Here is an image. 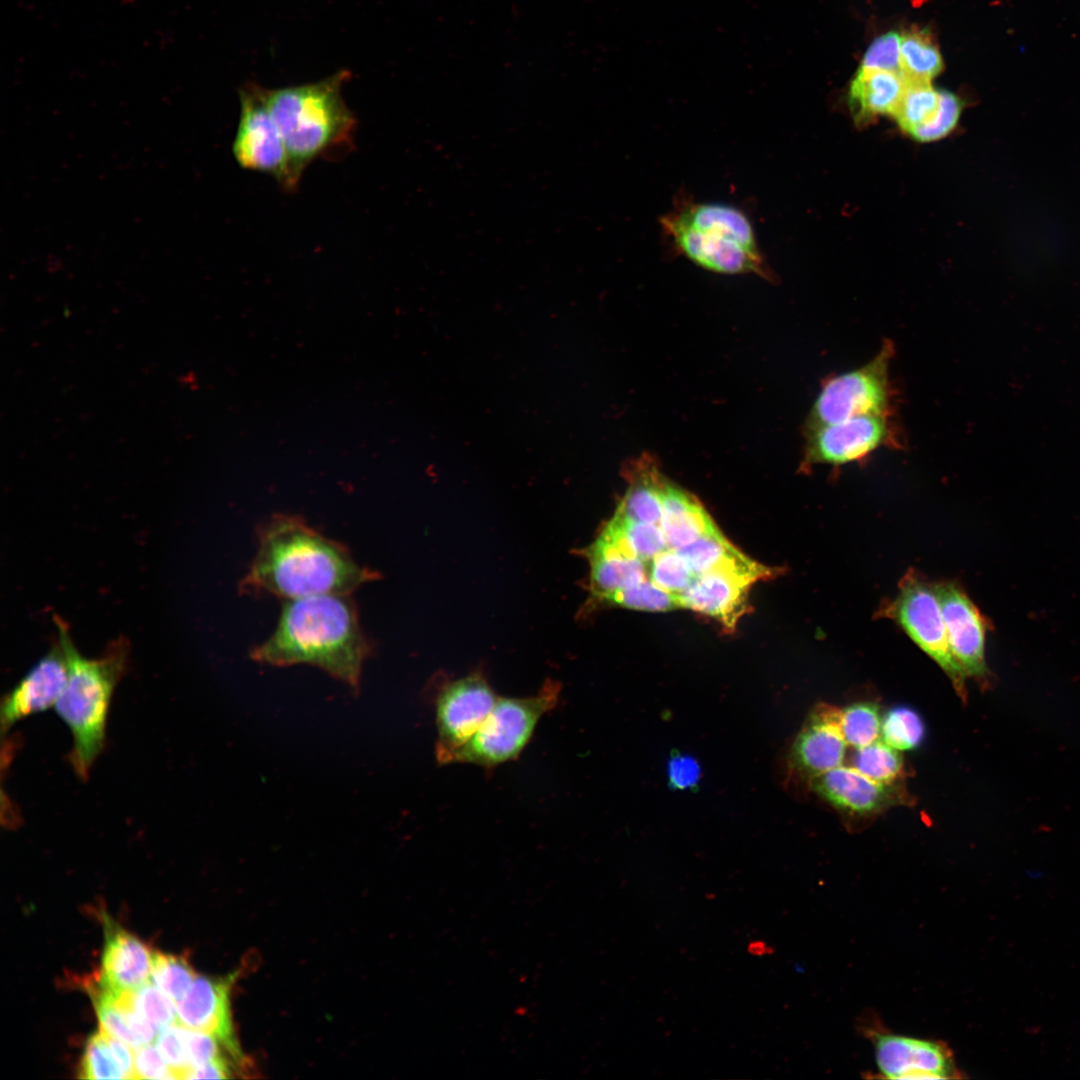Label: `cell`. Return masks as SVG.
<instances>
[{
    "label": "cell",
    "instance_id": "6da1fadb",
    "mask_svg": "<svg viewBox=\"0 0 1080 1080\" xmlns=\"http://www.w3.org/2000/svg\"><path fill=\"white\" fill-rule=\"evenodd\" d=\"M350 552L303 519L276 514L258 532V546L241 589L286 600L317 595H350L375 580Z\"/></svg>",
    "mask_w": 1080,
    "mask_h": 1080
},
{
    "label": "cell",
    "instance_id": "7a4b0ae2",
    "mask_svg": "<svg viewBox=\"0 0 1080 1080\" xmlns=\"http://www.w3.org/2000/svg\"><path fill=\"white\" fill-rule=\"evenodd\" d=\"M371 646L349 595L287 600L272 635L251 658L272 666L309 664L358 690Z\"/></svg>",
    "mask_w": 1080,
    "mask_h": 1080
},
{
    "label": "cell",
    "instance_id": "3957f363",
    "mask_svg": "<svg viewBox=\"0 0 1080 1080\" xmlns=\"http://www.w3.org/2000/svg\"><path fill=\"white\" fill-rule=\"evenodd\" d=\"M349 78V71L342 70L315 83L266 89L288 155L286 190L296 189L314 160L352 148L357 120L341 92Z\"/></svg>",
    "mask_w": 1080,
    "mask_h": 1080
},
{
    "label": "cell",
    "instance_id": "277c9868",
    "mask_svg": "<svg viewBox=\"0 0 1080 1080\" xmlns=\"http://www.w3.org/2000/svg\"><path fill=\"white\" fill-rule=\"evenodd\" d=\"M659 224L677 254L707 271L774 280L752 221L739 207L679 194Z\"/></svg>",
    "mask_w": 1080,
    "mask_h": 1080
},
{
    "label": "cell",
    "instance_id": "5b68a950",
    "mask_svg": "<svg viewBox=\"0 0 1080 1080\" xmlns=\"http://www.w3.org/2000/svg\"><path fill=\"white\" fill-rule=\"evenodd\" d=\"M56 626L66 658L67 680L54 708L72 736L71 767L85 780L106 744L109 708L126 668L128 646L125 640H117L101 657L86 658L77 651L58 618Z\"/></svg>",
    "mask_w": 1080,
    "mask_h": 1080
},
{
    "label": "cell",
    "instance_id": "8992f818",
    "mask_svg": "<svg viewBox=\"0 0 1080 1080\" xmlns=\"http://www.w3.org/2000/svg\"><path fill=\"white\" fill-rule=\"evenodd\" d=\"M560 690L559 683L548 680L534 696L499 697L478 731L453 753L450 764L490 769L517 758L541 717L557 706Z\"/></svg>",
    "mask_w": 1080,
    "mask_h": 1080
},
{
    "label": "cell",
    "instance_id": "52a82bcc",
    "mask_svg": "<svg viewBox=\"0 0 1080 1080\" xmlns=\"http://www.w3.org/2000/svg\"><path fill=\"white\" fill-rule=\"evenodd\" d=\"M894 352L893 343L887 340L864 365L827 377L808 413L805 429L862 415L892 416L890 364Z\"/></svg>",
    "mask_w": 1080,
    "mask_h": 1080
},
{
    "label": "cell",
    "instance_id": "ba28073f",
    "mask_svg": "<svg viewBox=\"0 0 1080 1080\" xmlns=\"http://www.w3.org/2000/svg\"><path fill=\"white\" fill-rule=\"evenodd\" d=\"M880 614L894 620L911 640L950 678L957 693L966 697L965 676L949 647L946 627L934 584L910 570L899 583L896 597Z\"/></svg>",
    "mask_w": 1080,
    "mask_h": 1080
},
{
    "label": "cell",
    "instance_id": "9c48e42d",
    "mask_svg": "<svg viewBox=\"0 0 1080 1080\" xmlns=\"http://www.w3.org/2000/svg\"><path fill=\"white\" fill-rule=\"evenodd\" d=\"M890 415H862L805 429L801 469L861 462L883 447H900Z\"/></svg>",
    "mask_w": 1080,
    "mask_h": 1080
},
{
    "label": "cell",
    "instance_id": "30bf717a",
    "mask_svg": "<svg viewBox=\"0 0 1080 1080\" xmlns=\"http://www.w3.org/2000/svg\"><path fill=\"white\" fill-rule=\"evenodd\" d=\"M265 91L255 83L240 89V118L232 151L242 168L268 174L286 188L288 155Z\"/></svg>",
    "mask_w": 1080,
    "mask_h": 1080
},
{
    "label": "cell",
    "instance_id": "8fae6325",
    "mask_svg": "<svg viewBox=\"0 0 1080 1080\" xmlns=\"http://www.w3.org/2000/svg\"><path fill=\"white\" fill-rule=\"evenodd\" d=\"M498 698L479 673L453 681L441 690L435 703V753L439 764H450L453 753L478 731Z\"/></svg>",
    "mask_w": 1080,
    "mask_h": 1080
},
{
    "label": "cell",
    "instance_id": "7c38bea8",
    "mask_svg": "<svg viewBox=\"0 0 1080 1080\" xmlns=\"http://www.w3.org/2000/svg\"><path fill=\"white\" fill-rule=\"evenodd\" d=\"M881 1077L955 1079L960 1077L952 1050L942 1041L868 1029Z\"/></svg>",
    "mask_w": 1080,
    "mask_h": 1080
},
{
    "label": "cell",
    "instance_id": "4fadbf2b",
    "mask_svg": "<svg viewBox=\"0 0 1080 1080\" xmlns=\"http://www.w3.org/2000/svg\"><path fill=\"white\" fill-rule=\"evenodd\" d=\"M776 575V570L756 563L748 567L720 568L694 577L681 593L682 608H688L734 629L747 609L748 592L760 579Z\"/></svg>",
    "mask_w": 1080,
    "mask_h": 1080
},
{
    "label": "cell",
    "instance_id": "5bb4252c",
    "mask_svg": "<svg viewBox=\"0 0 1080 1080\" xmlns=\"http://www.w3.org/2000/svg\"><path fill=\"white\" fill-rule=\"evenodd\" d=\"M238 976L197 975L186 995L176 1003L177 1022L217 1038L239 1069L247 1066L235 1036L231 1014V988Z\"/></svg>",
    "mask_w": 1080,
    "mask_h": 1080
},
{
    "label": "cell",
    "instance_id": "9a60e30c",
    "mask_svg": "<svg viewBox=\"0 0 1080 1080\" xmlns=\"http://www.w3.org/2000/svg\"><path fill=\"white\" fill-rule=\"evenodd\" d=\"M946 627L950 651L967 678L986 682L987 624L968 595L953 582L934 584Z\"/></svg>",
    "mask_w": 1080,
    "mask_h": 1080
},
{
    "label": "cell",
    "instance_id": "2e32d148",
    "mask_svg": "<svg viewBox=\"0 0 1080 1080\" xmlns=\"http://www.w3.org/2000/svg\"><path fill=\"white\" fill-rule=\"evenodd\" d=\"M67 680V663L58 641L3 697L2 734L21 720L55 707Z\"/></svg>",
    "mask_w": 1080,
    "mask_h": 1080
},
{
    "label": "cell",
    "instance_id": "e0dca14e",
    "mask_svg": "<svg viewBox=\"0 0 1080 1080\" xmlns=\"http://www.w3.org/2000/svg\"><path fill=\"white\" fill-rule=\"evenodd\" d=\"M846 745L840 727V710L819 706L810 714L792 744L790 766L811 781L842 764Z\"/></svg>",
    "mask_w": 1080,
    "mask_h": 1080
},
{
    "label": "cell",
    "instance_id": "ac0fdd59",
    "mask_svg": "<svg viewBox=\"0 0 1080 1080\" xmlns=\"http://www.w3.org/2000/svg\"><path fill=\"white\" fill-rule=\"evenodd\" d=\"M104 949L98 981L113 990L133 991L150 982L153 952L102 913Z\"/></svg>",
    "mask_w": 1080,
    "mask_h": 1080
},
{
    "label": "cell",
    "instance_id": "d6986e66",
    "mask_svg": "<svg viewBox=\"0 0 1080 1080\" xmlns=\"http://www.w3.org/2000/svg\"><path fill=\"white\" fill-rule=\"evenodd\" d=\"M813 790L834 807L871 814L903 800L893 784L872 780L854 767L838 766L810 781Z\"/></svg>",
    "mask_w": 1080,
    "mask_h": 1080
},
{
    "label": "cell",
    "instance_id": "ffe728a7",
    "mask_svg": "<svg viewBox=\"0 0 1080 1080\" xmlns=\"http://www.w3.org/2000/svg\"><path fill=\"white\" fill-rule=\"evenodd\" d=\"M628 488L615 515L643 523L661 525V491L666 477L656 459L649 454L632 459L625 465Z\"/></svg>",
    "mask_w": 1080,
    "mask_h": 1080
},
{
    "label": "cell",
    "instance_id": "44dd1931",
    "mask_svg": "<svg viewBox=\"0 0 1080 1080\" xmlns=\"http://www.w3.org/2000/svg\"><path fill=\"white\" fill-rule=\"evenodd\" d=\"M661 502V528L669 548H682L718 529L702 504L667 478L662 486Z\"/></svg>",
    "mask_w": 1080,
    "mask_h": 1080
},
{
    "label": "cell",
    "instance_id": "7402d4cb",
    "mask_svg": "<svg viewBox=\"0 0 1080 1080\" xmlns=\"http://www.w3.org/2000/svg\"><path fill=\"white\" fill-rule=\"evenodd\" d=\"M586 554L591 566V591L599 600L605 601L613 593L648 577L647 562L627 555L600 535Z\"/></svg>",
    "mask_w": 1080,
    "mask_h": 1080
},
{
    "label": "cell",
    "instance_id": "603a6c76",
    "mask_svg": "<svg viewBox=\"0 0 1080 1080\" xmlns=\"http://www.w3.org/2000/svg\"><path fill=\"white\" fill-rule=\"evenodd\" d=\"M905 87L901 74L861 69L849 88V106L857 124H866L881 115L892 117Z\"/></svg>",
    "mask_w": 1080,
    "mask_h": 1080
},
{
    "label": "cell",
    "instance_id": "cb8c5ba5",
    "mask_svg": "<svg viewBox=\"0 0 1080 1080\" xmlns=\"http://www.w3.org/2000/svg\"><path fill=\"white\" fill-rule=\"evenodd\" d=\"M600 536L616 545L624 553L645 562L668 548L661 525L635 522L615 514Z\"/></svg>",
    "mask_w": 1080,
    "mask_h": 1080
},
{
    "label": "cell",
    "instance_id": "d4e9b609",
    "mask_svg": "<svg viewBox=\"0 0 1080 1080\" xmlns=\"http://www.w3.org/2000/svg\"><path fill=\"white\" fill-rule=\"evenodd\" d=\"M676 550L695 576L715 569L748 567L757 563L729 543L719 529Z\"/></svg>",
    "mask_w": 1080,
    "mask_h": 1080
},
{
    "label": "cell",
    "instance_id": "484cf974",
    "mask_svg": "<svg viewBox=\"0 0 1080 1080\" xmlns=\"http://www.w3.org/2000/svg\"><path fill=\"white\" fill-rule=\"evenodd\" d=\"M904 80L905 87L892 118L911 136L936 116L940 106V90L934 89L930 81Z\"/></svg>",
    "mask_w": 1080,
    "mask_h": 1080
},
{
    "label": "cell",
    "instance_id": "4316f807",
    "mask_svg": "<svg viewBox=\"0 0 1080 1080\" xmlns=\"http://www.w3.org/2000/svg\"><path fill=\"white\" fill-rule=\"evenodd\" d=\"M901 75L907 79L931 81L943 70V60L931 35L910 29L901 36Z\"/></svg>",
    "mask_w": 1080,
    "mask_h": 1080
},
{
    "label": "cell",
    "instance_id": "83f0119b",
    "mask_svg": "<svg viewBox=\"0 0 1080 1080\" xmlns=\"http://www.w3.org/2000/svg\"><path fill=\"white\" fill-rule=\"evenodd\" d=\"M899 752L878 739L869 745L856 748L851 762L855 769L872 780L893 784L903 770V759Z\"/></svg>",
    "mask_w": 1080,
    "mask_h": 1080
},
{
    "label": "cell",
    "instance_id": "f1b7e54d",
    "mask_svg": "<svg viewBox=\"0 0 1080 1080\" xmlns=\"http://www.w3.org/2000/svg\"><path fill=\"white\" fill-rule=\"evenodd\" d=\"M882 740L899 751L913 750L925 738V724L920 714L908 706H895L882 717Z\"/></svg>",
    "mask_w": 1080,
    "mask_h": 1080
},
{
    "label": "cell",
    "instance_id": "f546056e",
    "mask_svg": "<svg viewBox=\"0 0 1080 1080\" xmlns=\"http://www.w3.org/2000/svg\"><path fill=\"white\" fill-rule=\"evenodd\" d=\"M196 977L184 957L154 952L151 981L175 1004L186 995Z\"/></svg>",
    "mask_w": 1080,
    "mask_h": 1080
},
{
    "label": "cell",
    "instance_id": "4dcf8cb0",
    "mask_svg": "<svg viewBox=\"0 0 1080 1080\" xmlns=\"http://www.w3.org/2000/svg\"><path fill=\"white\" fill-rule=\"evenodd\" d=\"M882 718L879 708L871 702H859L840 711V727L846 743L854 748L864 747L879 739Z\"/></svg>",
    "mask_w": 1080,
    "mask_h": 1080
},
{
    "label": "cell",
    "instance_id": "1f68e13d",
    "mask_svg": "<svg viewBox=\"0 0 1080 1080\" xmlns=\"http://www.w3.org/2000/svg\"><path fill=\"white\" fill-rule=\"evenodd\" d=\"M605 601L644 611H669L682 608L679 594L662 589L648 577L634 586L613 593Z\"/></svg>",
    "mask_w": 1080,
    "mask_h": 1080
},
{
    "label": "cell",
    "instance_id": "d6a6232c",
    "mask_svg": "<svg viewBox=\"0 0 1080 1080\" xmlns=\"http://www.w3.org/2000/svg\"><path fill=\"white\" fill-rule=\"evenodd\" d=\"M648 578L657 586L681 594L695 575L676 549L666 548L647 562Z\"/></svg>",
    "mask_w": 1080,
    "mask_h": 1080
},
{
    "label": "cell",
    "instance_id": "836d02e7",
    "mask_svg": "<svg viewBox=\"0 0 1080 1080\" xmlns=\"http://www.w3.org/2000/svg\"><path fill=\"white\" fill-rule=\"evenodd\" d=\"M79 1077L82 1079H124L100 1030L87 1039L80 1062Z\"/></svg>",
    "mask_w": 1080,
    "mask_h": 1080
},
{
    "label": "cell",
    "instance_id": "e575fe53",
    "mask_svg": "<svg viewBox=\"0 0 1080 1080\" xmlns=\"http://www.w3.org/2000/svg\"><path fill=\"white\" fill-rule=\"evenodd\" d=\"M133 1004L137 1012L158 1030L177 1023L176 1004L150 982L133 990Z\"/></svg>",
    "mask_w": 1080,
    "mask_h": 1080
},
{
    "label": "cell",
    "instance_id": "d590c367",
    "mask_svg": "<svg viewBox=\"0 0 1080 1080\" xmlns=\"http://www.w3.org/2000/svg\"><path fill=\"white\" fill-rule=\"evenodd\" d=\"M87 991L92 999L100 1028L108 1034L122 1040L133 1049L141 1047L138 1039L129 1028L122 1013L97 981L87 983Z\"/></svg>",
    "mask_w": 1080,
    "mask_h": 1080
},
{
    "label": "cell",
    "instance_id": "8d00e7d4",
    "mask_svg": "<svg viewBox=\"0 0 1080 1080\" xmlns=\"http://www.w3.org/2000/svg\"><path fill=\"white\" fill-rule=\"evenodd\" d=\"M963 103L961 99L947 91L940 90V106L934 119L911 137L918 142H933L949 135L956 127Z\"/></svg>",
    "mask_w": 1080,
    "mask_h": 1080
},
{
    "label": "cell",
    "instance_id": "74e56055",
    "mask_svg": "<svg viewBox=\"0 0 1080 1080\" xmlns=\"http://www.w3.org/2000/svg\"><path fill=\"white\" fill-rule=\"evenodd\" d=\"M900 44L901 36L895 31L879 36L865 52L860 68L901 74Z\"/></svg>",
    "mask_w": 1080,
    "mask_h": 1080
},
{
    "label": "cell",
    "instance_id": "f35d334b",
    "mask_svg": "<svg viewBox=\"0 0 1080 1080\" xmlns=\"http://www.w3.org/2000/svg\"><path fill=\"white\" fill-rule=\"evenodd\" d=\"M156 1045L164 1060L176 1072L178 1079H184L191 1066L179 1023L160 1029L156 1036Z\"/></svg>",
    "mask_w": 1080,
    "mask_h": 1080
},
{
    "label": "cell",
    "instance_id": "ab89813d",
    "mask_svg": "<svg viewBox=\"0 0 1080 1080\" xmlns=\"http://www.w3.org/2000/svg\"><path fill=\"white\" fill-rule=\"evenodd\" d=\"M179 1027L185 1042L190 1069L223 1057L222 1049L224 1047L217 1038L208 1033L189 1029L181 1024H179Z\"/></svg>",
    "mask_w": 1080,
    "mask_h": 1080
},
{
    "label": "cell",
    "instance_id": "60d3db41",
    "mask_svg": "<svg viewBox=\"0 0 1080 1080\" xmlns=\"http://www.w3.org/2000/svg\"><path fill=\"white\" fill-rule=\"evenodd\" d=\"M136 1079H178L176 1072L167 1064L158 1049L143 1045L134 1054Z\"/></svg>",
    "mask_w": 1080,
    "mask_h": 1080
},
{
    "label": "cell",
    "instance_id": "b9f144b4",
    "mask_svg": "<svg viewBox=\"0 0 1080 1080\" xmlns=\"http://www.w3.org/2000/svg\"><path fill=\"white\" fill-rule=\"evenodd\" d=\"M668 784L673 790L695 787L701 777L699 762L688 754H673L667 763Z\"/></svg>",
    "mask_w": 1080,
    "mask_h": 1080
},
{
    "label": "cell",
    "instance_id": "7bdbcfd3",
    "mask_svg": "<svg viewBox=\"0 0 1080 1080\" xmlns=\"http://www.w3.org/2000/svg\"><path fill=\"white\" fill-rule=\"evenodd\" d=\"M233 1066L225 1056L210 1061L202 1066L190 1069L184 1079H226L233 1076Z\"/></svg>",
    "mask_w": 1080,
    "mask_h": 1080
},
{
    "label": "cell",
    "instance_id": "ee69618b",
    "mask_svg": "<svg viewBox=\"0 0 1080 1080\" xmlns=\"http://www.w3.org/2000/svg\"><path fill=\"white\" fill-rule=\"evenodd\" d=\"M106 1040L116 1062L118 1063L124 1079H136L134 1070V1056L131 1054L129 1045L122 1040L108 1034L101 1028L99 1029Z\"/></svg>",
    "mask_w": 1080,
    "mask_h": 1080
},
{
    "label": "cell",
    "instance_id": "f6af8a7d",
    "mask_svg": "<svg viewBox=\"0 0 1080 1080\" xmlns=\"http://www.w3.org/2000/svg\"><path fill=\"white\" fill-rule=\"evenodd\" d=\"M748 952L753 956H763L772 952L770 947L763 941H752L748 945Z\"/></svg>",
    "mask_w": 1080,
    "mask_h": 1080
}]
</instances>
